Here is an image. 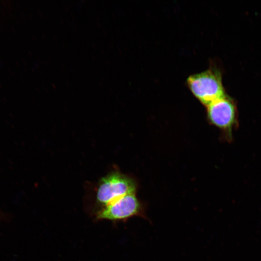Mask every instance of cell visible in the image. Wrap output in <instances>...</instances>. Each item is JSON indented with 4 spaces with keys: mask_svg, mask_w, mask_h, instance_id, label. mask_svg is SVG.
Returning a JSON list of instances; mask_svg holds the SVG:
<instances>
[{
    "mask_svg": "<svg viewBox=\"0 0 261 261\" xmlns=\"http://www.w3.org/2000/svg\"><path fill=\"white\" fill-rule=\"evenodd\" d=\"M187 82L192 93L206 106L225 95L221 75L215 70L192 75Z\"/></svg>",
    "mask_w": 261,
    "mask_h": 261,
    "instance_id": "cell-1",
    "label": "cell"
},
{
    "mask_svg": "<svg viewBox=\"0 0 261 261\" xmlns=\"http://www.w3.org/2000/svg\"><path fill=\"white\" fill-rule=\"evenodd\" d=\"M135 186L130 178L118 173L102 178L97 190V202L103 207L127 194L134 193Z\"/></svg>",
    "mask_w": 261,
    "mask_h": 261,
    "instance_id": "cell-2",
    "label": "cell"
},
{
    "mask_svg": "<svg viewBox=\"0 0 261 261\" xmlns=\"http://www.w3.org/2000/svg\"><path fill=\"white\" fill-rule=\"evenodd\" d=\"M207 106L208 117L216 126L230 129L235 120L236 109L233 101L226 95L209 104Z\"/></svg>",
    "mask_w": 261,
    "mask_h": 261,
    "instance_id": "cell-4",
    "label": "cell"
},
{
    "mask_svg": "<svg viewBox=\"0 0 261 261\" xmlns=\"http://www.w3.org/2000/svg\"><path fill=\"white\" fill-rule=\"evenodd\" d=\"M141 206L134 193L125 195L103 207L97 213L99 219L121 220L141 212Z\"/></svg>",
    "mask_w": 261,
    "mask_h": 261,
    "instance_id": "cell-3",
    "label": "cell"
}]
</instances>
